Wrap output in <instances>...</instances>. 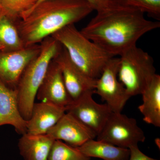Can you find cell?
Returning a JSON list of instances; mask_svg holds the SVG:
<instances>
[{
	"mask_svg": "<svg viewBox=\"0 0 160 160\" xmlns=\"http://www.w3.org/2000/svg\"><path fill=\"white\" fill-rule=\"evenodd\" d=\"M160 27L159 21H149L141 12L116 4L97 12L80 32L115 57L136 45L144 35Z\"/></svg>",
	"mask_w": 160,
	"mask_h": 160,
	"instance_id": "obj_1",
	"label": "cell"
},
{
	"mask_svg": "<svg viewBox=\"0 0 160 160\" xmlns=\"http://www.w3.org/2000/svg\"><path fill=\"white\" fill-rule=\"evenodd\" d=\"M95 10L86 0H46L36 5L17 22L25 47L79 22Z\"/></svg>",
	"mask_w": 160,
	"mask_h": 160,
	"instance_id": "obj_2",
	"label": "cell"
},
{
	"mask_svg": "<svg viewBox=\"0 0 160 160\" xmlns=\"http://www.w3.org/2000/svg\"><path fill=\"white\" fill-rule=\"evenodd\" d=\"M51 37L65 48L75 65L93 79L100 77L109 60L114 57L83 35L74 24L64 27Z\"/></svg>",
	"mask_w": 160,
	"mask_h": 160,
	"instance_id": "obj_3",
	"label": "cell"
},
{
	"mask_svg": "<svg viewBox=\"0 0 160 160\" xmlns=\"http://www.w3.org/2000/svg\"><path fill=\"white\" fill-rule=\"evenodd\" d=\"M40 44V53L26 66L15 88L20 112L26 121L31 116L37 93L49 64L63 48L51 36L43 40Z\"/></svg>",
	"mask_w": 160,
	"mask_h": 160,
	"instance_id": "obj_4",
	"label": "cell"
},
{
	"mask_svg": "<svg viewBox=\"0 0 160 160\" xmlns=\"http://www.w3.org/2000/svg\"><path fill=\"white\" fill-rule=\"evenodd\" d=\"M119 56V81L131 97L142 94L156 74L153 58L137 45L126 49Z\"/></svg>",
	"mask_w": 160,
	"mask_h": 160,
	"instance_id": "obj_5",
	"label": "cell"
},
{
	"mask_svg": "<svg viewBox=\"0 0 160 160\" xmlns=\"http://www.w3.org/2000/svg\"><path fill=\"white\" fill-rule=\"evenodd\" d=\"M97 137L98 140L126 149L138 146L146 139L136 120L122 112H112Z\"/></svg>",
	"mask_w": 160,
	"mask_h": 160,
	"instance_id": "obj_6",
	"label": "cell"
},
{
	"mask_svg": "<svg viewBox=\"0 0 160 160\" xmlns=\"http://www.w3.org/2000/svg\"><path fill=\"white\" fill-rule=\"evenodd\" d=\"M119 63V58L114 57L109 60L96 80L94 91L114 112H122L131 98L118 78Z\"/></svg>",
	"mask_w": 160,
	"mask_h": 160,
	"instance_id": "obj_7",
	"label": "cell"
},
{
	"mask_svg": "<svg viewBox=\"0 0 160 160\" xmlns=\"http://www.w3.org/2000/svg\"><path fill=\"white\" fill-rule=\"evenodd\" d=\"M94 92H87L72 101L66 108V112L73 115L98 135L112 112L105 104H99L92 98Z\"/></svg>",
	"mask_w": 160,
	"mask_h": 160,
	"instance_id": "obj_8",
	"label": "cell"
},
{
	"mask_svg": "<svg viewBox=\"0 0 160 160\" xmlns=\"http://www.w3.org/2000/svg\"><path fill=\"white\" fill-rule=\"evenodd\" d=\"M41 44L12 52L0 51V81L15 89L27 65L41 51Z\"/></svg>",
	"mask_w": 160,
	"mask_h": 160,
	"instance_id": "obj_9",
	"label": "cell"
},
{
	"mask_svg": "<svg viewBox=\"0 0 160 160\" xmlns=\"http://www.w3.org/2000/svg\"><path fill=\"white\" fill-rule=\"evenodd\" d=\"M53 60L61 68L65 86L72 101L87 92H94L96 80L89 78L75 65L64 47Z\"/></svg>",
	"mask_w": 160,
	"mask_h": 160,
	"instance_id": "obj_10",
	"label": "cell"
},
{
	"mask_svg": "<svg viewBox=\"0 0 160 160\" xmlns=\"http://www.w3.org/2000/svg\"><path fill=\"white\" fill-rule=\"evenodd\" d=\"M36 98L40 102L66 108L72 102L65 86L61 68L53 59L39 88Z\"/></svg>",
	"mask_w": 160,
	"mask_h": 160,
	"instance_id": "obj_11",
	"label": "cell"
},
{
	"mask_svg": "<svg viewBox=\"0 0 160 160\" xmlns=\"http://www.w3.org/2000/svg\"><path fill=\"white\" fill-rule=\"evenodd\" d=\"M55 140H59L72 147H80L97 135L73 115L66 112L47 132Z\"/></svg>",
	"mask_w": 160,
	"mask_h": 160,
	"instance_id": "obj_12",
	"label": "cell"
},
{
	"mask_svg": "<svg viewBox=\"0 0 160 160\" xmlns=\"http://www.w3.org/2000/svg\"><path fill=\"white\" fill-rule=\"evenodd\" d=\"M66 112V108L48 102L34 103L27 122V133L46 134Z\"/></svg>",
	"mask_w": 160,
	"mask_h": 160,
	"instance_id": "obj_13",
	"label": "cell"
},
{
	"mask_svg": "<svg viewBox=\"0 0 160 160\" xmlns=\"http://www.w3.org/2000/svg\"><path fill=\"white\" fill-rule=\"evenodd\" d=\"M27 123L20 111L16 89L0 81V126L10 125L22 135L27 132Z\"/></svg>",
	"mask_w": 160,
	"mask_h": 160,
	"instance_id": "obj_14",
	"label": "cell"
},
{
	"mask_svg": "<svg viewBox=\"0 0 160 160\" xmlns=\"http://www.w3.org/2000/svg\"><path fill=\"white\" fill-rule=\"evenodd\" d=\"M55 141L49 134L22 135L18 147L24 160H48L52 147Z\"/></svg>",
	"mask_w": 160,
	"mask_h": 160,
	"instance_id": "obj_15",
	"label": "cell"
},
{
	"mask_svg": "<svg viewBox=\"0 0 160 160\" xmlns=\"http://www.w3.org/2000/svg\"><path fill=\"white\" fill-rule=\"evenodd\" d=\"M138 109L147 124L160 127V76L156 74L143 90Z\"/></svg>",
	"mask_w": 160,
	"mask_h": 160,
	"instance_id": "obj_16",
	"label": "cell"
},
{
	"mask_svg": "<svg viewBox=\"0 0 160 160\" xmlns=\"http://www.w3.org/2000/svg\"><path fill=\"white\" fill-rule=\"evenodd\" d=\"M88 157L98 158L103 160H128L129 149L121 148L106 142L94 139L89 140L78 147Z\"/></svg>",
	"mask_w": 160,
	"mask_h": 160,
	"instance_id": "obj_17",
	"label": "cell"
},
{
	"mask_svg": "<svg viewBox=\"0 0 160 160\" xmlns=\"http://www.w3.org/2000/svg\"><path fill=\"white\" fill-rule=\"evenodd\" d=\"M17 22L2 11L0 15V51H14L25 48Z\"/></svg>",
	"mask_w": 160,
	"mask_h": 160,
	"instance_id": "obj_18",
	"label": "cell"
},
{
	"mask_svg": "<svg viewBox=\"0 0 160 160\" xmlns=\"http://www.w3.org/2000/svg\"><path fill=\"white\" fill-rule=\"evenodd\" d=\"M38 0H0L2 12L18 22L32 9Z\"/></svg>",
	"mask_w": 160,
	"mask_h": 160,
	"instance_id": "obj_19",
	"label": "cell"
},
{
	"mask_svg": "<svg viewBox=\"0 0 160 160\" xmlns=\"http://www.w3.org/2000/svg\"><path fill=\"white\" fill-rule=\"evenodd\" d=\"M48 160H91L76 147L55 140L52 147Z\"/></svg>",
	"mask_w": 160,
	"mask_h": 160,
	"instance_id": "obj_20",
	"label": "cell"
},
{
	"mask_svg": "<svg viewBox=\"0 0 160 160\" xmlns=\"http://www.w3.org/2000/svg\"><path fill=\"white\" fill-rule=\"evenodd\" d=\"M119 6L147 13L158 21L160 20V0H112Z\"/></svg>",
	"mask_w": 160,
	"mask_h": 160,
	"instance_id": "obj_21",
	"label": "cell"
},
{
	"mask_svg": "<svg viewBox=\"0 0 160 160\" xmlns=\"http://www.w3.org/2000/svg\"><path fill=\"white\" fill-rule=\"evenodd\" d=\"M44 1L46 0H38L35 6ZM86 1H88L92 5L94 8L96 12L106 9L116 4V3L112 0H86Z\"/></svg>",
	"mask_w": 160,
	"mask_h": 160,
	"instance_id": "obj_22",
	"label": "cell"
},
{
	"mask_svg": "<svg viewBox=\"0 0 160 160\" xmlns=\"http://www.w3.org/2000/svg\"><path fill=\"white\" fill-rule=\"evenodd\" d=\"M129 157L128 160H159L149 157L139 149L138 146L129 147Z\"/></svg>",
	"mask_w": 160,
	"mask_h": 160,
	"instance_id": "obj_23",
	"label": "cell"
},
{
	"mask_svg": "<svg viewBox=\"0 0 160 160\" xmlns=\"http://www.w3.org/2000/svg\"><path fill=\"white\" fill-rule=\"evenodd\" d=\"M2 8H1V5H0V15H1V13H2Z\"/></svg>",
	"mask_w": 160,
	"mask_h": 160,
	"instance_id": "obj_24",
	"label": "cell"
},
{
	"mask_svg": "<svg viewBox=\"0 0 160 160\" xmlns=\"http://www.w3.org/2000/svg\"><path fill=\"white\" fill-rule=\"evenodd\" d=\"M1 50V49H0V50Z\"/></svg>",
	"mask_w": 160,
	"mask_h": 160,
	"instance_id": "obj_25",
	"label": "cell"
}]
</instances>
